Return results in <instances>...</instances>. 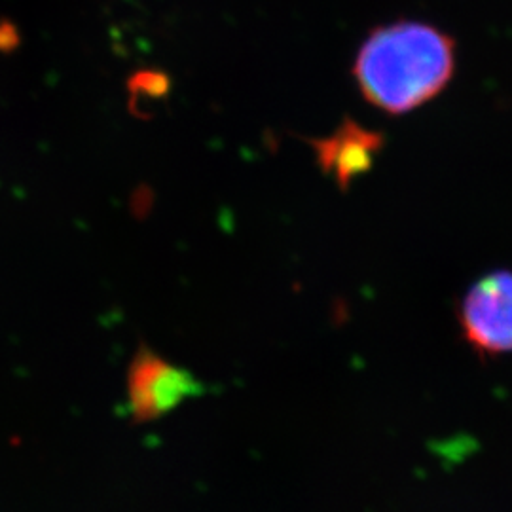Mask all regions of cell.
<instances>
[{"label":"cell","instance_id":"cell-1","mask_svg":"<svg viewBox=\"0 0 512 512\" xmlns=\"http://www.w3.org/2000/svg\"><path fill=\"white\" fill-rule=\"evenodd\" d=\"M456 73V42L425 21H393L376 27L361 44L353 76L366 101L401 116L446 90Z\"/></svg>","mask_w":512,"mask_h":512},{"label":"cell","instance_id":"cell-2","mask_svg":"<svg viewBox=\"0 0 512 512\" xmlns=\"http://www.w3.org/2000/svg\"><path fill=\"white\" fill-rule=\"evenodd\" d=\"M202 391V384L190 370L165 361L148 346L137 349L129 363V412L139 423L162 418Z\"/></svg>","mask_w":512,"mask_h":512},{"label":"cell","instance_id":"cell-3","mask_svg":"<svg viewBox=\"0 0 512 512\" xmlns=\"http://www.w3.org/2000/svg\"><path fill=\"white\" fill-rule=\"evenodd\" d=\"M459 325L476 353H512V272L478 279L461 300Z\"/></svg>","mask_w":512,"mask_h":512},{"label":"cell","instance_id":"cell-4","mask_svg":"<svg viewBox=\"0 0 512 512\" xmlns=\"http://www.w3.org/2000/svg\"><path fill=\"white\" fill-rule=\"evenodd\" d=\"M321 169L330 175L340 188H348L351 181L366 173L376 154L384 147V137L366 129L353 120H346L340 128L325 139L311 143Z\"/></svg>","mask_w":512,"mask_h":512},{"label":"cell","instance_id":"cell-5","mask_svg":"<svg viewBox=\"0 0 512 512\" xmlns=\"http://www.w3.org/2000/svg\"><path fill=\"white\" fill-rule=\"evenodd\" d=\"M19 33L14 23L0 21V52H10L18 48Z\"/></svg>","mask_w":512,"mask_h":512}]
</instances>
